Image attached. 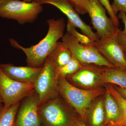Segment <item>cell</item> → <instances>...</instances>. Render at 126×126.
Segmentation results:
<instances>
[{
  "label": "cell",
  "mask_w": 126,
  "mask_h": 126,
  "mask_svg": "<svg viewBox=\"0 0 126 126\" xmlns=\"http://www.w3.org/2000/svg\"><path fill=\"white\" fill-rule=\"evenodd\" d=\"M116 34L94 41L93 46L107 61L115 67L126 69V55L118 42Z\"/></svg>",
  "instance_id": "obj_11"
},
{
  "label": "cell",
  "mask_w": 126,
  "mask_h": 126,
  "mask_svg": "<svg viewBox=\"0 0 126 126\" xmlns=\"http://www.w3.org/2000/svg\"><path fill=\"white\" fill-rule=\"evenodd\" d=\"M58 90L59 94L82 118H85L87 109L93 100L103 93V90L99 89L86 90L78 88L65 78L59 76Z\"/></svg>",
  "instance_id": "obj_2"
},
{
  "label": "cell",
  "mask_w": 126,
  "mask_h": 126,
  "mask_svg": "<svg viewBox=\"0 0 126 126\" xmlns=\"http://www.w3.org/2000/svg\"><path fill=\"white\" fill-rule=\"evenodd\" d=\"M62 39L64 45L70 51L72 56L82 64H93L101 67H115L102 55L94 46L80 44L71 34L67 32Z\"/></svg>",
  "instance_id": "obj_5"
},
{
  "label": "cell",
  "mask_w": 126,
  "mask_h": 126,
  "mask_svg": "<svg viewBox=\"0 0 126 126\" xmlns=\"http://www.w3.org/2000/svg\"><path fill=\"white\" fill-rule=\"evenodd\" d=\"M26 2L35 1L41 4H49L55 6L65 15L75 28L81 30L83 34L88 36L92 40H99L96 33L94 32L92 27L83 21L79 16L73 5L68 0H23Z\"/></svg>",
  "instance_id": "obj_10"
},
{
  "label": "cell",
  "mask_w": 126,
  "mask_h": 126,
  "mask_svg": "<svg viewBox=\"0 0 126 126\" xmlns=\"http://www.w3.org/2000/svg\"><path fill=\"white\" fill-rule=\"evenodd\" d=\"M105 115L104 103L102 99L97 102L93 107L91 114V123L93 126H100L104 121Z\"/></svg>",
  "instance_id": "obj_19"
},
{
  "label": "cell",
  "mask_w": 126,
  "mask_h": 126,
  "mask_svg": "<svg viewBox=\"0 0 126 126\" xmlns=\"http://www.w3.org/2000/svg\"><path fill=\"white\" fill-rule=\"evenodd\" d=\"M75 126H87L82 123L79 122L75 124Z\"/></svg>",
  "instance_id": "obj_29"
},
{
  "label": "cell",
  "mask_w": 126,
  "mask_h": 126,
  "mask_svg": "<svg viewBox=\"0 0 126 126\" xmlns=\"http://www.w3.org/2000/svg\"><path fill=\"white\" fill-rule=\"evenodd\" d=\"M17 0L22 1V0Z\"/></svg>",
  "instance_id": "obj_30"
},
{
  "label": "cell",
  "mask_w": 126,
  "mask_h": 126,
  "mask_svg": "<svg viewBox=\"0 0 126 126\" xmlns=\"http://www.w3.org/2000/svg\"><path fill=\"white\" fill-rule=\"evenodd\" d=\"M101 77L103 83L113 84L126 89V69L103 67Z\"/></svg>",
  "instance_id": "obj_14"
},
{
  "label": "cell",
  "mask_w": 126,
  "mask_h": 126,
  "mask_svg": "<svg viewBox=\"0 0 126 126\" xmlns=\"http://www.w3.org/2000/svg\"><path fill=\"white\" fill-rule=\"evenodd\" d=\"M107 92L112 96L117 102L121 112L117 121L111 126H126V99L122 96L115 87L111 85L107 86Z\"/></svg>",
  "instance_id": "obj_16"
},
{
  "label": "cell",
  "mask_w": 126,
  "mask_h": 126,
  "mask_svg": "<svg viewBox=\"0 0 126 126\" xmlns=\"http://www.w3.org/2000/svg\"><path fill=\"white\" fill-rule=\"evenodd\" d=\"M39 98L35 90L20 102L15 126H42L38 112Z\"/></svg>",
  "instance_id": "obj_9"
},
{
  "label": "cell",
  "mask_w": 126,
  "mask_h": 126,
  "mask_svg": "<svg viewBox=\"0 0 126 126\" xmlns=\"http://www.w3.org/2000/svg\"><path fill=\"white\" fill-rule=\"evenodd\" d=\"M106 10L98 0H89L88 14L100 40L115 36L119 29L106 15Z\"/></svg>",
  "instance_id": "obj_8"
},
{
  "label": "cell",
  "mask_w": 126,
  "mask_h": 126,
  "mask_svg": "<svg viewBox=\"0 0 126 126\" xmlns=\"http://www.w3.org/2000/svg\"><path fill=\"white\" fill-rule=\"evenodd\" d=\"M47 23L49 29L47 34L35 45L25 48L14 39H9L12 47L24 53L27 66L36 68L42 67L46 59L54 49L58 40L63 37L65 26L63 18L49 19Z\"/></svg>",
  "instance_id": "obj_1"
},
{
  "label": "cell",
  "mask_w": 126,
  "mask_h": 126,
  "mask_svg": "<svg viewBox=\"0 0 126 126\" xmlns=\"http://www.w3.org/2000/svg\"><path fill=\"white\" fill-rule=\"evenodd\" d=\"M3 107H4V103H3V99L0 93V111L3 108Z\"/></svg>",
  "instance_id": "obj_28"
},
{
  "label": "cell",
  "mask_w": 126,
  "mask_h": 126,
  "mask_svg": "<svg viewBox=\"0 0 126 126\" xmlns=\"http://www.w3.org/2000/svg\"><path fill=\"white\" fill-rule=\"evenodd\" d=\"M40 74L34 83V89L39 95V106L59 95L58 67L53 50L46 59Z\"/></svg>",
  "instance_id": "obj_3"
},
{
  "label": "cell",
  "mask_w": 126,
  "mask_h": 126,
  "mask_svg": "<svg viewBox=\"0 0 126 126\" xmlns=\"http://www.w3.org/2000/svg\"><path fill=\"white\" fill-rule=\"evenodd\" d=\"M67 32L73 35L80 44L86 46H93L94 41L83 34L80 33L77 31L76 28L72 23L67 20Z\"/></svg>",
  "instance_id": "obj_21"
},
{
  "label": "cell",
  "mask_w": 126,
  "mask_h": 126,
  "mask_svg": "<svg viewBox=\"0 0 126 126\" xmlns=\"http://www.w3.org/2000/svg\"><path fill=\"white\" fill-rule=\"evenodd\" d=\"M79 14H88L89 0H68Z\"/></svg>",
  "instance_id": "obj_22"
},
{
  "label": "cell",
  "mask_w": 126,
  "mask_h": 126,
  "mask_svg": "<svg viewBox=\"0 0 126 126\" xmlns=\"http://www.w3.org/2000/svg\"><path fill=\"white\" fill-rule=\"evenodd\" d=\"M106 123L111 126L120 116V110L118 104L111 95L107 92L104 102Z\"/></svg>",
  "instance_id": "obj_15"
},
{
  "label": "cell",
  "mask_w": 126,
  "mask_h": 126,
  "mask_svg": "<svg viewBox=\"0 0 126 126\" xmlns=\"http://www.w3.org/2000/svg\"></svg>",
  "instance_id": "obj_33"
},
{
  "label": "cell",
  "mask_w": 126,
  "mask_h": 126,
  "mask_svg": "<svg viewBox=\"0 0 126 126\" xmlns=\"http://www.w3.org/2000/svg\"><path fill=\"white\" fill-rule=\"evenodd\" d=\"M58 95L38 106L42 126H72L70 110L64 102L59 98Z\"/></svg>",
  "instance_id": "obj_6"
},
{
  "label": "cell",
  "mask_w": 126,
  "mask_h": 126,
  "mask_svg": "<svg viewBox=\"0 0 126 126\" xmlns=\"http://www.w3.org/2000/svg\"><path fill=\"white\" fill-rule=\"evenodd\" d=\"M34 83H24L7 77L0 68V93L6 109L20 102L35 90Z\"/></svg>",
  "instance_id": "obj_7"
},
{
  "label": "cell",
  "mask_w": 126,
  "mask_h": 126,
  "mask_svg": "<svg viewBox=\"0 0 126 126\" xmlns=\"http://www.w3.org/2000/svg\"><path fill=\"white\" fill-rule=\"evenodd\" d=\"M53 51L58 69L65 65L72 57L70 51L62 42L57 43Z\"/></svg>",
  "instance_id": "obj_18"
},
{
  "label": "cell",
  "mask_w": 126,
  "mask_h": 126,
  "mask_svg": "<svg viewBox=\"0 0 126 126\" xmlns=\"http://www.w3.org/2000/svg\"><path fill=\"white\" fill-rule=\"evenodd\" d=\"M103 67L93 64H83V66L70 78L75 83L87 88L93 87L103 83L101 72Z\"/></svg>",
  "instance_id": "obj_13"
},
{
  "label": "cell",
  "mask_w": 126,
  "mask_h": 126,
  "mask_svg": "<svg viewBox=\"0 0 126 126\" xmlns=\"http://www.w3.org/2000/svg\"></svg>",
  "instance_id": "obj_32"
},
{
  "label": "cell",
  "mask_w": 126,
  "mask_h": 126,
  "mask_svg": "<svg viewBox=\"0 0 126 126\" xmlns=\"http://www.w3.org/2000/svg\"><path fill=\"white\" fill-rule=\"evenodd\" d=\"M3 73L10 78L24 83H34L42 70L43 67L16 66L10 63L0 64Z\"/></svg>",
  "instance_id": "obj_12"
},
{
  "label": "cell",
  "mask_w": 126,
  "mask_h": 126,
  "mask_svg": "<svg viewBox=\"0 0 126 126\" xmlns=\"http://www.w3.org/2000/svg\"><path fill=\"white\" fill-rule=\"evenodd\" d=\"M125 55H126V53H125Z\"/></svg>",
  "instance_id": "obj_31"
},
{
  "label": "cell",
  "mask_w": 126,
  "mask_h": 126,
  "mask_svg": "<svg viewBox=\"0 0 126 126\" xmlns=\"http://www.w3.org/2000/svg\"><path fill=\"white\" fill-rule=\"evenodd\" d=\"M99 2L102 5L104 8L107 10L110 18L112 20L114 24L116 27H119V23L118 18L117 16L115 15L113 12L111 5L110 4L109 0H98Z\"/></svg>",
  "instance_id": "obj_23"
},
{
  "label": "cell",
  "mask_w": 126,
  "mask_h": 126,
  "mask_svg": "<svg viewBox=\"0 0 126 126\" xmlns=\"http://www.w3.org/2000/svg\"><path fill=\"white\" fill-rule=\"evenodd\" d=\"M117 16L118 19L122 20L123 23L124 24L125 27L123 30H121V32L126 37V14L124 12L119 11Z\"/></svg>",
  "instance_id": "obj_26"
},
{
  "label": "cell",
  "mask_w": 126,
  "mask_h": 126,
  "mask_svg": "<svg viewBox=\"0 0 126 126\" xmlns=\"http://www.w3.org/2000/svg\"><path fill=\"white\" fill-rule=\"evenodd\" d=\"M116 36L118 42L123 49L124 53H126V37L122 33L121 29H119Z\"/></svg>",
  "instance_id": "obj_25"
},
{
  "label": "cell",
  "mask_w": 126,
  "mask_h": 126,
  "mask_svg": "<svg viewBox=\"0 0 126 126\" xmlns=\"http://www.w3.org/2000/svg\"><path fill=\"white\" fill-rule=\"evenodd\" d=\"M82 66V64L72 56L71 59L65 65L58 69L57 72L59 77L67 78L77 73Z\"/></svg>",
  "instance_id": "obj_20"
},
{
  "label": "cell",
  "mask_w": 126,
  "mask_h": 126,
  "mask_svg": "<svg viewBox=\"0 0 126 126\" xmlns=\"http://www.w3.org/2000/svg\"><path fill=\"white\" fill-rule=\"evenodd\" d=\"M115 88L122 96L126 99V89L123 88L119 87H116Z\"/></svg>",
  "instance_id": "obj_27"
},
{
  "label": "cell",
  "mask_w": 126,
  "mask_h": 126,
  "mask_svg": "<svg viewBox=\"0 0 126 126\" xmlns=\"http://www.w3.org/2000/svg\"><path fill=\"white\" fill-rule=\"evenodd\" d=\"M43 10L42 5L35 1L0 0V17L16 21L21 25L33 23Z\"/></svg>",
  "instance_id": "obj_4"
},
{
  "label": "cell",
  "mask_w": 126,
  "mask_h": 126,
  "mask_svg": "<svg viewBox=\"0 0 126 126\" xmlns=\"http://www.w3.org/2000/svg\"><path fill=\"white\" fill-rule=\"evenodd\" d=\"M113 12L115 15L119 11H123L126 14V0H113L111 4Z\"/></svg>",
  "instance_id": "obj_24"
},
{
  "label": "cell",
  "mask_w": 126,
  "mask_h": 126,
  "mask_svg": "<svg viewBox=\"0 0 126 126\" xmlns=\"http://www.w3.org/2000/svg\"><path fill=\"white\" fill-rule=\"evenodd\" d=\"M20 102L0 111V126H15L16 117Z\"/></svg>",
  "instance_id": "obj_17"
}]
</instances>
